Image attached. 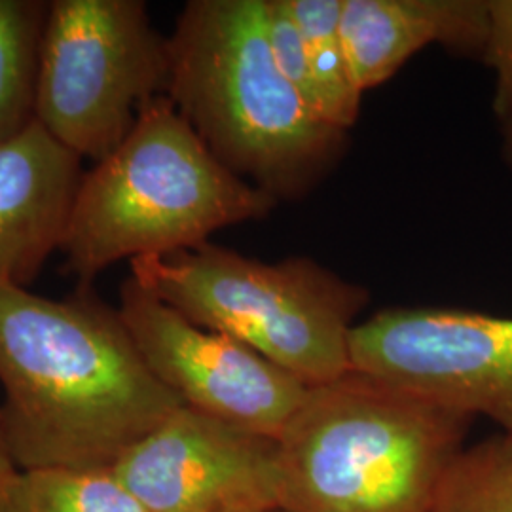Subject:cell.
Returning a JSON list of instances; mask_svg holds the SVG:
<instances>
[{
    "label": "cell",
    "instance_id": "ac0fdd59",
    "mask_svg": "<svg viewBox=\"0 0 512 512\" xmlns=\"http://www.w3.org/2000/svg\"><path fill=\"white\" fill-rule=\"evenodd\" d=\"M16 471H18V467L14 465V461L10 458L6 442H4V437H2V431H0V494H2L4 486L8 484V480L12 478Z\"/></svg>",
    "mask_w": 512,
    "mask_h": 512
},
{
    "label": "cell",
    "instance_id": "9a60e30c",
    "mask_svg": "<svg viewBox=\"0 0 512 512\" xmlns=\"http://www.w3.org/2000/svg\"><path fill=\"white\" fill-rule=\"evenodd\" d=\"M429 512H512V437L465 446L440 480Z\"/></svg>",
    "mask_w": 512,
    "mask_h": 512
},
{
    "label": "cell",
    "instance_id": "8992f818",
    "mask_svg": "<svg viewBox=\"0 0 512 512\" xmlns=\"http://www.w3.org/2000/svg\"><path fill=\"white\" fill-rule=\"evenodd\" d=\"M167 37L143 0H50L35 122L78 158H107L148 99L164 95Z\"/></svg>",
    "mask_w": 512,
    "mask_h": 512
},
{
    "label": "cell",
    "instance_id": "6da1fadb",
    "mask_svg": "<svg viewBox=\"0 0 512 512\" xmlns=\"http://www.w3.org/2000/svg\"><path fill=\"white\" fill-rule=\"evenodd\" d=\"M0 385L18 469H114L184 406L93 285L54 300L0 283Z\"/></svg>",
    "mask_w": 512,
    "mask_h": 512
},
{
    "label": "cell",
    "instance_id": "2e32d148",
    "mask_svg": "<svg viewBox=\"0 0 512 512\" xmlns=\"http://www.w3.org/2000/svg\"><path fill=\"white\" fill-rule=\"evenodd\" d=\"M268 35L279 71L319 118V95L311 73L310 59L287 0H266ZM327 122V120H325Z\"/></svg>",
    "mask_w": 512,
    "mask_h": 512
},
{
    "label": "cell",
    "instance_id": "277c9868",
    "mask_svg": "<svg viewBox=\"0 0 512 512\" xmlns=\"http://www.w3.org/2000/svg\"><path fill=\"white\" fill-rule=\"evenodd\" d=\"M473 418L349 370L310 385L281 431V505L291 512H429Z\"/></svg>",
    "mask_w": 512,
    "mask_h": 512
},
{
    "label": "cell",
    "instance_id": "8fae6325",
    "mask_svg": "<svg viewBox=\"0 0 512 512\" xmlns=\"http://www.w3.org/2000/svg\"><path fill=\"white\" fill-rule=\"evenodd\" d=\"M340 33L355 86L365 93L431 44L482 59L488 0H344Z\"/></svg>",
    "mask_w": 512,
    "mask_h": 512
},
{
    "label": "cell",
    "instance_id": "3957f363",
    "mask_svg": "<svg viewBox=\"0 0 512 512\" xmlns=\"http://www.w3.org/2000/svg\"><path fill=\"white\" fill-rule=\"evenodd\" d=\"M277 205L220 164L169 97L156 95L128 137L84 173L59 247L63 272L90 287L118 260L202 247Z\"/></svg>",
    "mask_w": 512,
    "mask_h": 512
},
{
    "label": "cell",
    "instance_id": "ffe728a7",
    "mask_svg": "<svg viewBox=\"0 0 512 512\" xmlns=\"http://www.w3.org/2000/svg\"><path fill=\"white\" fill-rule=\"evenodd\" d=\"M238 512H291L281 505H275V507H264V509H251V511H238Z\"/></svg>",
    "mask_w": 512,
    "mask_h": 512
},
{
    "label": "cell",
    "instance_id": "d6986e66",
    "mask_svg": "<svg viewBox=\"0 0 512 512\" xmlns=\"http://www.w3.org/2000/svg\"><path fill=\"white\" fill-rule=\"evenodd\" d=\"M501 133H503V160L512 167V114L501 122Z\"/></svg>",
    "mask_w": 512,
    "mask_h": 512
},
{
    "label": "cell",
    "instance_id": "52a82bcc",
    "mask_svg": "<svg viewBox=\"0 0 512 512\" xmlns=\"http://www.w3.org/2000/svg\"><path fill=\"white\" fill-rule=\"evenodd\" d=\"M351 368L512 437V319L448 308H391L361 321Z\"/></svg>",
    "mask_w": 512,
    "mask_h": 512
},
{
    "label": "cell",
    "instance_id": "5b68a950",
    "mask_svg": "<svg viewBox=\"0 0 512 512\" xmlns=\"http://www.w3.org/2000/svg\"><path fill=\"white\" fill-rule=\"evenodd\" d=\"M129 266L143 289L190 323L255 349L306 385L351 370L349 340L370 293L313 258L264 262L209 241Z\"/></svg>",
    "mask_w": 512,
    "mask_h": 512
},
{
    "label": "cell",
    "instance_id": "ba28073f",
    "mask_svg": "<svg viewBox=\"0 0 512 512\" xmlns=\"http://www.w3.org/2000/svg\"><path fill=\"white\" fill-rule=\"evenodd\" d=\"M120 317L150 370L184 406L279 439L308 387L255 349L190 323L133 277L120 287Z\"/></svg>",
    "mask_w": 512,
    "mask_h": 512
},
{
    "label": "cell",
    "instance_id": "7c38bea8",
    "mask_svg": "<svg viewBox=\"0 0 512 512\" xmlns=\"http://www.w3.org/2000/svg\"><path fill=\"white\" fill-rule=\"evenodd\" d=\"M0 512H148L114 469H18L0 494Z\"/></svg>",
    "mask_w": 512,
    "mask_h": 512
},
{
    "label": "cell",
    "instance_id": "e0dca14e",
    "mask_svg": "<svg viewBox=\"0 0 512 512\" xmlns=\"http://www.w3.org/2000/svg\"><path fill=\"white\" fill-rule=\"evenodd\" d=\"M480 61L494 71L492 110L505 122L512 114V0H488V37Z\"/></svg>",
    "mask_w": 512,
    "mask_h": 512
},
{
    "label": "cell",
    "instance_id": "9c48e42d",
    "mask_svg": "<svg viewBox=\"0 0 512 512\" xmlns=\"http://www.w3.org/2000/svg\"><path fill=\"white\" fill-rule=\"evenodd\" d=\"M114 473L148 512H238L281 505L277 439L188 406L135 444Z\"/></svg>",
    "mask_w": 512,
    "mask_h": 512
},
{
    "label": "cell",
    "instance_id": "7a4b0ae2",
    "mask_svg": "<svg viewBox=\"0 0 512 512\" xmlns=\"http://www.w3.org/2000/svg\"><path fill=\"white\" fill-rule=\"evenodd\" d=\"M165 97L234 175L298 202L340 164L349 131L319 118L279 71L266 0H190L167 37Z\"/></svg>",
    "mask_w": 512,
    "mask_h": 512
},
{
    "label": "cell",
    "instance_id": "4fadbf2b",
    "mask_svg": "<svg viewBox=\"0 0 512 512\" xmlns=\"http://www.w3.org/2000/svg\"><path fill=\"white\" fill-rule=\"evenodd\" d=\"M48 0H0V147L35 122Z\"/></svg>",
    "mask_w": 512,
    "mask_h": 512
},
{
    "label": "cell",
    "instance_id": "5bb4252c",
    "mask_svg": "<svg viewBox=\"0 0 512 512\" xmlns=\"http://www.w3.org/2000/svg\"><path fill=\"white\" fill-rule=\"evenodd\" d=\"M310 59L323 120L351 131L361 112L357 90L340 33L344 0H287Z\"/></svg>",
    "mask_w": 512,
    "mask_h": 512
},
{
    "label": "cell",
    "instance_id": "30bf717a",
    "mask_svg": "<svg viewBox=\"0 0 512 512\" xmlns=\"http://www.w3.org/2000/svg\"><path fill=\"white\" fill-rule=\"evenodd\" d=\"M82 158L37 122L0 147V283L27 289L59 251Z\"/></svg>",
    "mask_w": 512,
    "mask_h": 512
}]
</instances>
